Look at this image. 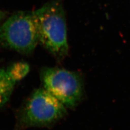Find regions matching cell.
<instances>
[{
    "mask_svg": "<svg viewBox=\"0 0 130 130\" xmlns=\"http://www.w3.org/2000/svg\"><path fill=\"white\" fill-rule=\"evenodd\" d=\"M39 42L59 62L68 55L66 17L62 5L53 0L32 11Z\"/></svg>",
    "mask_w": 130,
    "mask_h": 130,
    "instance_id": "obj_1",
    "label": "cell"
},
{
    "mask_svg": "<svg viewBox=\"0 0 130 130\" xmlns=\"http://www.w3.org/2000/svg\"><path fill=\"white\" fill-rule=\"evenodd\" d=\"M67 108L44 88L32 93L19 113L18 127H48L62 119Z\"/></svg>",
    "mask_w": 130,
    "mask_h": 130,
    "instance_id": "obj_2",
    "label": "cell"
},
{
    "mask_svg": "<svg viewBox=\"0 0 130 130\" xmlns=\"http://www.w3.org/2000/svg\"><path fill=\"white\" fill-rule=\"evenodd\" d=\"M39 42L33 14L19 11L0 26V48L30 54Z\"/></svg>",
    "mask_w": 130,
    "mask_h": 130,
    "instance_id": "obj_3",
    "label": "cell"
},
{
    "mask_svg": "<svg viewBox=\"0 0 130 130\" xmlns=\"http://www.w3.org/2000/svg\"><path fill=\"white\" fill-rule=\"evenodd\" d=\"M43 88L68 108H74L83 100L84 81L78 72L58 67H43L40 71Z\"/></svg>",
    "mask_w": 130,
    "mask_h": 130,
    "instance_id": "obj_4",
    "label": "cell"
},
{
    "mask_svg": "<svg viewBox=\"0 0 130 130\" xmlns=\"http://www.w3.org/2000/svg\"><path fill=\"white\" fill-rule=\"evenodd\" d=\"M29 70V65L21 61L0 68V108L8 102L16 84L28 74Z\"/></svg>",
    "mask_w": 130,
    "mask_h": 130,
    "instance_id": "obj_5",
    "label": "cell"
},
{
    "mask_svg": "<svg viewBox=\"0 0 130 130\" xmlns=\"http://www.w3.org/2000/svg\"><path fill=\"white\" fill-rule=\"evenodd\" d=\"M7 16V13L6 12L0 10V23L3 21V20L6 18Z\"/></svg>",
    "mask_w": 130,
    "mask_h": 130,
    "instance_id": "obj_6",
    "label": "cell"
}]
</instances>
